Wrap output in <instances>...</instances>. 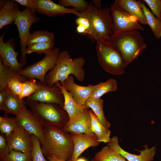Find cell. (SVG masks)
<instances>
[{
	"mask_svg": "<svg viewBox=\"0 0 161 161\" xmlns=\"http://www.w3.org/2000/svg\"><path fill=\"white\" fill-rule=\"evenodd\" d=\"M96 50L98 61L104 71L114 75L125 72L121 57L109 40L96 42Z\"/></svg>",
	"mask_w": 161,
	"mask_h": 161,
	"instance_id": "obj_6",
	"label": "cell"
},
{
	"mask_svg": "<svg viewBox=\"0 0 161 161\" xmlns=\"http://www.w3.org/2000/svg\"><path fill=\"white\" fill-rule=\"evenodd\" d=\"M118 138L116 136L111 138L107 145L123 156L128 161H152L154 159L156 153V148L154 145L149 148L148 145H144L145 148L140 152L139 155L131 154L123 149L119 144Z\"/></svg>",
	"mask_w": 161,
	"mask_h": 161,
	"instance_id": "obj_14",
	"label": "cell"
},
{
	"mask_svg": "<svg viewBox=\"0 0 161 161\" xmlns=\"http://www.w3.org/2000/svg\"><path fill=\"white\" fill-rule=\"evenodd\" d=\"M109 41L120 55L125 67L147 47L140 32L136 30L113 34Z\"/></svg>",
	"mask_w": 161,
	"mask_h": 161,
	"instance_id": "obj_3",
	"label": "cell"
},
{
	"mask_svg": "<svg viewBox=\"0 0 161 161\" xmlns=\"http://www.w3.org/2000/svg\"><path fill=\"white\" fill-rule=\"evenodd\" d=\"M14 1L26 7V8L30 9L33 14L36 16V7L34 3V0H15Z\"/></svg>",
	"mask_w": 161,
	"mask_h": 161,
	"instance_id": "obj_39",
	"label": "cell"
},
{
	"mask_svg": "<svg viewBox=\"0 0 161 161\" xmlns=\"http://www.w3.org/2000/svg\"><path fill=\"white\" fill-rule=\"evenodd\" d=\"M6 96V92L5 88L0 89V106L4 102Z\"/></svg>",
	"mask_w": 161,
	"mask_h": 161,
	"instance_id": "obj_41",
	"label": "cell"
},
{
	"mask_svg": "<svg viewBox=\"0 0 161 161\" xmlns=\"http://www.w3.org/2000/svg\"><path fill=\"white\" fill-rule=\"evenodd\" d=\"M10 150L5 138L2 134L0 135V159L8 154Z\"/></svg>",
	"mask_w": 161,
	"mask_h": 161,
	"instance_id": "obj_38",
	"label": "cell"
},
{
	"mask_svg": "<svg viewBox=\"0 0 161 161\" xmlns=\"http://www.w3.org/2000/svg\"><path fill=\"white\" fill-rule=\"evenodd\" d=\"M40 19L32 13L31 10L26 8L21 11H18L17 16L14 21L17 26L20 38L21 55L20 63L23 66L26 64V50L27 42L30 33V29L32 24L37 22Z\"/></svg>",
	"mask_w": 161,
	"mask_h": 161,
	"instance_id": "obj_8",
	"label": "cell"
},
{
	"mask_svg": "<svg viewBox=\"0 0 161 161\" xmlns=\"http://www.w3.org/2000/svg\"><path fill=\"white\" fill-rule=\"evenodd\" d=\"M54 42H51L36 43L27 46L26 54H30L36 52L38 54H45L50 52L53 48Z\"/></svg>",
	"mask_w": 161,
	"mask_h": 161,
	"instance_id": "obj_31",
	"label": "cell"
},
{
	"mask_svg": "<svg viewBox=\"0 0 161 161\" xmlns=\"http://www.w3.org/2000/svg\"><path fill=\"white\" fill-rule=\"evenodd\" d=\"M44 139L41 144L44 155L47 158L54 157L70 160L74 148L71 134L54 126L44 127Z\"/></svg>",
	"mask_w": 161,
	"mask_h": 161,
	"instance_id": "obj_1",
	"label": "cell"
},
{
	"mask_svg": "<svg viewBox=\"0 0 161 161\" xmlns=\"http://www.w3.org/2000/svg\"><path fill=\"white\" fill-rule=\"evenodd\" d=\"M5 33L0 37V57L4 65L18 72L23 69V66L17 60L19 53L15 51L16 44L13 39L11 38L4 42Z\"/></svg>",
	"mask_w": 161,
	"mask_h": 161,
	"instance_id": "obj_13",
	"label": "cell"
},
{
	"mask_svg": "<svg viewBox=\"0 0 161 161\" xmlns=\"http://www.w3.org/2000/svg\"><path fill=\"white\" fill-rule=\"evenodd\" d=\"M94 158L97 161H126L120 153L108 145L103 147L95 154Z\"/></svg>",
	"mask_w": 161,
	"mask_h": 161,
	"instance_id": "obj_28",
	"label": "cell"
},
{
	"mask_svg": "<svg viewBox=\"0 0 161 161\" xmlns=\"http://www.w3.org/2000/svg\"><path fill=\"white\" fill-rule=\"evenodd\" d=\"M76 161H87L84 158H80L78 159Z\"/></svg>",
	"mask_w": 161,
	"mask_h": 161,
	"instance_id": "obj_44",
	"label": "cell"
},
{
	"mask_svg": "<svg viewBox=\"0 0 161 161\" xmlns=\"http://www.w3.org/2000/svg\"><path fill=\"white\" fill-rule=\"evenodd\" d=\"M118 83L114 78H110L105 82H100L93 85L90 97L99 99L106 93L116 91Z\"/></svg>",
	"mask_w": 161,
	"mask_h": 161,
	"instance_id": "obj_25",
	"label": "cell"
},
{
	"mask_svg": "<svg viewBox=\"0 0 161 161\" xmlns=\"http://www.w3.org/2000/svg\"><path fill=\"white\" fill-rule=\"evenodd\" d=\"M112 20V32L116 34L131 30L143 31L137 18L113 3L110 8Z\"/></svg>",
	"mask_w": 161,
	"mask_h": 161,
	"instance_id": "obj_9",
	"label": "cell"
},
{
	"mask_svg": "<svg viewBox=\"0 0 161 161\" xmlns=\"http://www.w3.org/2000/svg\"><path fill=\"white\" fill-rule=\"evenodd\" d=\"M47 158L49 161H71L70 160H65L54 157H50Z\"/></svg>",
	"mask_w": 161,
	"mask_h": 161,
	"instance_id": "obj_43",
	"label": "cell"
},
{
	"mask_svg": "<svg viewBox=\"0 0 161 161\" xmlns=\"http://www.w3.org/2000/svg\"><path fill=\"white\" fill-rule=\"evenodd\" d=\"M85 62L83 56L72 59L67 51L60 52L55 66L45 76V84L52 86L57 81H64L71 75L77 80L83 82L85 76L83 68Z\"/></svg>",
	"mask_w": 161,
	"mask_h": 161,
	"instance_id": "obj_2",
	"label": "cell"
},
{
	"mask_svg": "<svg viewBox=\"0 0 161 161\" xmlns=\"http://www.w3.org/2000/svg\"><path fill=\"white\" fill-rule=\"evenodd\" d=\"M91 161H96L94 158H93L91 160Z\"/></svg>",
	"mask_w": 161,
	"mask_h": 161,
	"instance_id": "obj_45",
	"label": "cell"
},
{
	"mask_svg": "<svg viewBox=\"0 0 161 161\" xmlns=\"http://www.w3.org/2000/svg\"><path fill=\"white\" fill-rule=\"evenodd\" d=\"M142 1L135 0H116L113 3L130 15L135 17L138 22L147 24L142 7Z\"/></svg>",
	"mask_w": 161,
	"mask_h": 161,
	"instance_id": "obj_21",
	"label": "cell"
},
{
	"mask_svg": "<svg viewBox=\"0 0 161 161\" xmlns=\"http://www.w3.org/2000/svg\"><path fill=\"white\" fill-rule=\"evenodd\" d=\"M33 147L31 152L32 161H47L44 157L39 139L35 136L32 134Z\"/></svg>",
	"mask_w": 161,
	"mask_h": 161,
	"instance_id": "obj_35",
	"label": "cell"
},
{
	"mask_svg": "<svg viewBox=\"0 0 161 161\" xmlns=\"http://www.w3.org/2000/svg\"><path fill=\"white\" fill-rule=\"evenodd\" d=\"M91 119L88 110L79 119L75 121H68L63 129L70 134H86L96 136L91 129Z\"/></svg>",
	"mask_w": 161,
	"mask_h": 161,
	"instance_id": "obj_19",
	"label": "cell"
},
{
	"mask_svg": "<svg viewBox=\"0 0 161 161\" xmlns=\"http://www.w3.org/2000/svg\"><path fill=\"white\" fill-rule=\"evenodd\" d=\"M91 119V129L95 135L98 142L109 143L111 140V131L105 127L99 122L94 113L89 110Z\"/></svg>",
	"mask_w": 161,
	"mask_h": 161,
	"instance_id": "obj_23",
	"label": "cell"
},
{
	"mask_svg": "<svg viewBox=\"0 0 161 161\" xmlns=\"http://www.w3.org/2000/svg\"><path fill=\"white\" fill-rule=\"evenodd\" d=\"M60 83L72 95L75 101L80 105H85L86 100L90 97L93 85L83 86L78 84L75 82L72 75Z\"/></svg>",
	"mask_w": 161,
	"mask_h": 161,
	"instance_id": "obj_16",
	"label": "cell"
},
{
	"mask_svg": "<svg viewBox=\"0 0 161 161\" xmlns=\"http://www.w3.org/2000/svg\"><path fill=\"white\" fill-rule=\"evenodd\" d=\"M74 145V151L71 161H76L84 151L89 148L99 144L96 136L86 134H71Z\"/></svg>",
	"mask_w": 161,
	"mask_h": 161,
	"instance_id": "obj_18",
	"label": "cell"
},
{
	"mask_svg": "<svg viewBox=\"0 0 161 161\" xmlns=\"http://www.w3.org/2000/svg\"><path fill=\"white\" fill-rule=\"evenodd\" d=\"M5 89L6 96L4 102L0 106V109L6 114H11L16 116L27 108L26 101L13 93L7 87Z\"/></svg>",
	"mask_w": 161,
	"mask_h": 161,
	"instance_id": "obj_20",
	"label": "cell"
},
{
	"mask_svg": "<svg viewBox=\"0 0 161 161\" xmlns=\"http://www.w3.org/2000/svg\"><path fill=\"white\" fill-rule=\"evenodd\" d=\"M18 125L16 117L11 118L7 114L0 117V130L5 137H8Z\"/></svg>",
	"mask_w": 161,
	"mask_h": 161,
	"instance_id": "obj_30",
	"label": "cell"
},
{
	"mask_svg": "<svg viewBox=\"0 0 161 161\" xmlns=\"http://www.w3.org/2000/svg\"><path fill=\"white\" fill-rule=\"evenodd\" d=\"M92 4L94 6L97 8L100 9L102 8V4L101 0H93Z\"/></svg>",
	"mask_w": 161,
	"mask_h": 161,
	"instance_id": "obj_42",
	"label": "cell"
},
{
	"mask_svg": "<svg viewBox=\"0 0 161 161\" xmlns=\"http://www.w3.org/2000/svg\"><path fill=\"white\" fill-rule=\"evenodd\" d=\"M14 0H7L0 9V29L11 24L15 20L18 11V6Z\"/></svg>",
	"mask_w": 161,
	"mask_h": 161,
	"instance_id": "obj_22",
	"label": "cell"
},
{
	"mask_svg": "<svg viewBox=\"0 0 161 161\" xmlns=\"http://www.w3.org/2000/svg\"><path fill=\"white\" fill-rule=\"evenodd\" d=\"M18 122L25 130L37 137L41 145L44 139V127L32 112L25 109L16 117Z\"/></svg>",
	"mask_w": 161,
	"mask_h": 161,
	"instance_id": "obj_12",
	"label": "cell"
},
{
	"mask_svg": "<svg viewBox=\"0 0 161 161\" xmlns=\"http://www.w3.org/2000/svg\"><path fill=\"white\" fill-rule=\"evenodd\" d=\"M149 6L151 12L161 20V0H143Z\"/></svg>",
	"mask_w": 161,
	"mask_h": 161,
	"instance_id": "obj_36",
	"label": "cell"
},
{
	"mask_svg": "<svg viewBox=\"0 0 161 161\" xmlns=\"http://www.w3.org/2000/svg\"><path fill=\"white\" fill-rule=\"evenodd\" d=\"M142 7L145 16L147 24L151 28L155 38L157 39L161 38V20L154 16L142 1Z\"/></svg>",
	"mask_w": 161,
	"mask_h": 161,
	"instance_id": "obj_27",
	"label": "cell"
},
{
	"mask_svg": "<svg viewBox=\"0 0 161 161\" xmlns=\"http://www.w3.org/2000/svg\"><path fill=\"white\" fill-rule=\"evenodd\" d=\"M7 87L13 93L19 97L22 92L23 82L17 79H13L8 82Z\"/></svg>",
	"mask_w": 161,
	"mask_h": 161,
	"instance_id": "obj_37",
	"label": "cell"
},
{
	"mask_svg": "<svg viewBox=\"0 0 161 161\" xmlns=\"http://www.w3.org/2000/svg\"><path fill=\"white\" fill-rule=\"evenodd\" d=\"M0 160V161H32L31 153H24L11 150L8 154Z\"/></svg>",
	"mask_w": 161,
	"mask_h": 161,
	"instance_id": "obj_33",
	"label": "cell"
},
{
	"mask_svg": "<svg viewBox=\"0 0 161 161\" xmlns=\"http://www.w3.org/2000/svg\"><path fill=\"white\" fill-rule=\"evenodd\" d=\"M34 2L36 11L49 17L68 13L73 14L77 16L79 13L76 9L65 7L50 0H34Z\"/></svg>",
	"mask_w": 161,
	"mask_h": 161,
	"instance_id": "obj_17",
	"label": "cell"
},
{
	"mask_svg": "<svg viewBox=\"0 0 161 161\" xmlns=\"http://www.w3.org/2000/svg\"><path fill=\"white\" fill-rule=\"evenodd\" d=\"M38 85L35 79H29L23 83V89L19 97L21 99L28 97L34 93L37 90Z\"/></svg>",
	"mask_w": 161,
	"mask_h": 161,
	"instance_id": "obj_34",
	"label": "cell"
},
{
	"mask_svg": "<svg viewBox=\"0 0 161 161\" xmlns=\"http://www.w3.org/2000/svg\"><path fill=\"white\" fill-rule=\"evenodd\" d=\"M38 88L33 94L27 98L26 100L43 103L57 104L63 107L64 97L62 90L54 84L50 86L40 81L37 82Z\"/></svg>",
	"mask_w": 161,
	"mask_h": 161,
	"instance_id": "obj_10",
	"label": "cell"
},
{
	"mask_svg": "<svg viewBox=\"0 0 161 161\" xmlns=\"http://www.w3.org/2000/svg\"><path fill=\"white\" fill-rule=\"evenodd\" d=\"M58 48L55 47L45 54L41 60L27 66L18 72L28 79H37L45 84V77L47 73L55 66L60 53Z\"/></svg>",
	"mask_w": 161,
	"mask_h": 161,
	"instance_id": "obj_7",
	"label": "cell"
},
{
	"mask_svg": "<svg viewBox=\"0 0 161 161\" xmlns=\"http://www.w3.org/2000/svg\"><path fill=\"white\" fill-rule=\"evenodd\" d=\"M88 9L80 15L89 20L90 29L87 38L92 42L109 40L113 34L112 20L110 8L98 9L91 2Z\"/></svg>",
	"mask_w": 161,
	"mask_h": 161,
	"instance_id": "obj_4",
	"label": "cell"
},
{
	"mask_svg": "<svg viewBox=\"0 0 161 161\" xmlns=\"http://www.w3.org/2000/svg\"><path fill=\"white\" fill-rule=\"evenodd\" d=\"M25 100L44 127L54 126L63 129L69 120L66 112L57 104Z\"/></svg>",
	"mask_w": 161,
	"mask_h": 161,
	"instance_id": "obj_5",
	"label": "cell"
},
{
	"mask_svg": "<svg viewBox=\"0 0 161 161\" xmlns=\"http://www.w3.org/2000/svg\"><path fill=\"white\" fill-rule=\"evenodd\" d=\"M58 4L65 7L71 6L80 13H83L89 8L90 4L84 0H59Z\"/></svg>",
	"mask_w": 161,
	"mask_h": 161,
	"instance_id": "obj_32",
	"label": "cell"
},
{
	"mask_svg": "<svg viewBox=\"0 0 161 161\" xmlns=\"http://www.w3.org/2000/svg\"><path fill=\"white\" fill-rule=\"evenodd\" d=\"M76 30L78 33L81 34L87 35L88 33V29L85 26L81 25H77Z\"/></svg>",
	"mask_w": 161,
	"mask_h": 161,
	"instance_id": "obj_40",
	"label": "cell"
},
{
	"mask_svg": "<svg viewBox=\"0 0 161 161\" xmlns=\"http://www.w3.org/2000/svg\"><path fill=\"white\" fill-rule=\"evenodd\" d=\"M54 33L47 30H37L30 33L27 42V46L36 43L54 42Z\"/></svg>",
	"mask_w": 161,
	"mask_h": 161,
	"instance_id": "obj_29",
	"label": "cell"
},
{
	"mask_svg": "<svg viewBox=\"0 0 161 161\" xmlns=\"http://www.w3.org/2000/svg\"><path fill=\"white\" fill-rule=\"evenodd\" d=\"M32 135L18 124L11 134L5 138L10 150L31 153L33 147Z\"/></svg>",
	"mask_w": 161,
	"mask_h": 161,
	"instance_id": "obj_11",
	"label": "cell"
},
{
	"mask_svg": "<svg viewBox=\"0 0 161 161\" xmlns=\"http://www.w3.org/2000/svg\"><path fill=\"white\" fill-rule=\"evenodd\" d=\"M103 100L101 98L90 97L86 101L85 105L94 112L100 123L106 129L109 130L111 124L106 118L103 111Z\"/></svg>",
	"mask_w": 161,
	"mask_h": 161,
	"instance_id": "obj_26",
	"label": "cell"
},
{
	"mask_svg": "<svg viewBox=\"0 0 161 161\" xmlns=\"http://www.w3.org/2000/svg\"><path fill=\"white\" fill-rule=\"evenodd\" d=\"M54 84L60 88L63 94L64 103L62 108L68 115V122H72L78 119L89 108L85 105H80L76 102L72 95L60 81L56 82Z\"/></svg>",
	"mask_w": 161,
	"mask_h": 161,
	"instance_id": "obj_15",
	"label": "cell"
},
{
	"mask_svg": "<svg viewBox=\"0 0 161 161\" xmlns=\"http://www.w3.org/2000/svg\"><path fill=\"white\" fill-rule=\"evenodd\" d=\"M14 79L19 80L23 83L29 80L4 65L0 57V89L5 88L8 82Z\"/></svg>",
	"mask_w": 161,
	"mask_h": 161,
	"instance_id": "obj_24",
	"label": "cell"
}]
</instances>
